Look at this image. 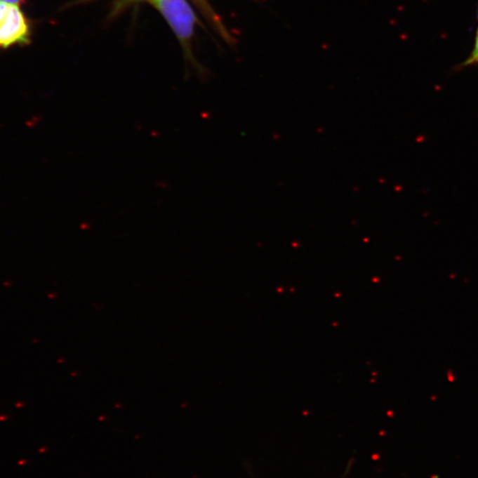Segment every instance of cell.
Instances as JSON below:
<instances>
[{
  "label": "cell",
  "mask_w": 478,
  "mask_h": 478,
  "mask_svg": "<svg viewBox=\"0 0 478 478\" xmlns=\"http://www.w3.org/2000/svg\"><path fill=\"white\" fill-rule=\"evenodd\" d=\"M164 15L182 47L188 49L194 32L196 16L186 0H145Z\"/></svg>",
  "instance_id": "6da1fadb"
},
{
  "label": "cell",
  "mask_w": 478,
  "mask_h": 478,
  "mask_svg": "<svg viewBox=\"0 0 478 478\" xmlns=\"http://www.w3.org/2000/svg\"><path fill=\"white\" fill-rule=\"evenodd\" d=\"M28 37V25L21 10L16 5H10L5 18L0 22V47L25 43Z\"/></svg>",
  "instance_id": "7a4b0ae2"
},
{
  "label": "cell",
  "mask_w": 478,
  "mask_h": 478,
  "mask_svg": "<svg viewBox=\"0 0 478 478\" xmlns=\"http://www.w3.org/2000/svg\"><path fill=\"white\" fill-rule=\"evenodd\" d=\"M478 65V27L477 29L476 39H474V44L472 52L470 55L465 60L460 66L456 67L458 70L465 69V67H473Z\"/></svg>",
  "instance_id": "3957f363"
},
{
  "label": "cell",
  "mask_w": 478,
  "mask_h": 478,
  "mask_svg": "<svg viewBox=\"0 0 478 478\" xmlns=\"http://www.w3.org/2000/svg\"><path fill=\"white\" fill-rule=\"evenodd\" d=\"M193 1L196 3V5L199 6V8H201L202 11L205 13L206 15L208 16L209 19H211L217 26H219V28L221 29V30L223 29L221 22H220L219 20H217L215 13L213 12V10L210 8L206 0H193Z\"/></svg>",
  "instance_id": "277c9868"
},
{
  "label": "cell",
  "mask_w": 478,
  "mask_h": 478,
  "mask_svg": "<svg viewBox=\"0 0 478 478\" xmlns=\"http://www.w3.org/2000/svg\"><path fill=\"white\" fill-rule=\"evenodd\" d=\"M10 5L8 3L0 1V22L5 18L6 13H8Z\"/></svg>",
  "instance_id": "5b68a950"
},
{
  "label": "cell",
  "mask_w": 478,
  "mask_h": 478,
  "mask_svg": "<svg viewBox=\"0 0 478 478\" xmlns=\"http://www.w3.org/2000/svg\"><path fill=\"white\" fill-rule=\"evenodd\" d=\"M0 1L8 3V4L16 5L18 4L19 2H21L22 0H0Z\"/></svg>",
  "instance_id": "8992f818"
}]
</instances>
